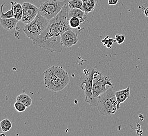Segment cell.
<instances>
[{"mask_svg":"<svg viewBox=\"0 0 148 136\" xmlns=\"http://www.w3.org/2000/svg\"><path fill=\"white\" fill-rule=\"evenodd\" d=\"M69 1L64 0L62 10L55 17L49 20L46 29L39 36L32 39L34 45L51 52H62V35L66 31L72 29L69 24Z\"/></svg>","mask_w":148,"mask_h":136,"instance_id":"1","label":"cell"},{"mask_svg":"<svg viewBox=\"0 0 148 136\" xmlns=\"http://www.w3.org/2000/svg\"><path fill=\"white\" fill-rule=\"evenodd\" d=\"M117 98L113 87L109 88L97 98V108L100 113L104 116H110L115 113L117 110Z\"/></svg>","mask_w":148,"mask_h":136,"instance_id":"2","label":"cell"},{"mask_svg":"<svg viewBox=\"0 0 148 136\" xmlns=\"http://www.w3.org/2000/svg\"><path fill=\"white\" fill-rule=\"evenodd\" d=\"M96 71L94 68L84 69L79 82L80 88L85 91V101L91 107L97 106V101L94 99L92 95L94 75Z\"/></svg>","mask_w":148,"mask_h":136,"instance_id":"3","label":"cell"},{"mask_svg":"<svg viewBox=\"0 0 148 136\" xmlns=\"http://www.w3.org/2000/svg\"><path fill=\"white\" fill-rule=\"evenodd\" d=\"M49 23V20L39 13L31 22L24 27L23 31L27 37L32 39L42 34L47 27Z\"/></svg>","mask_w":148,"mask_h":136,"instance_id":"4","label":"cell"},{"mask_svg":"<svg viewBox=\"0 0 148 136\" xmlns=\"http://www.w3.org/2000/svg\"><path fill=\"white\" fill-rule=\"evenodd\" d=\"M64 4V1L48 0L41 4L39 8V13L49 20L60 13Z\"/></svg>","mask_w":148,"mask_h":136,"instance_id":"5","label":"cell"},{"mask_svg":"<svg viewBox=\"0 0 148 136\" xmlns=\"http://www.w3.org/2000/svg\"><path fill=\"white\" fill-rule=\"evenodd\" d=\"M110 87H114V84L111 83V79L103 76L99 71H96L94 75L92 86V95L94 99L97 101L98 97Z\"/></svg>","mask_w":148,"mask_h":136,"instance_id":"6","label":"cell"},{"mask_svg":"<svg viewBox=\"0 0 148 136\" xmlns=\"http://www.w3.org/2000/svg\"><path fill=\"white\" fill-rule=\"evenodd\" d=\"M23 17L21 21L24 24H29L34 19L39 13V8L29 2H25L22 4Z\"/></svg>","mask_w":148,"mask_h":136,"instance_id":"7","label":"cell"},{"mask_svg":"<svg viewBox=\"0 0 148 136\" xmlns=\"http://www.w3.org/2000/svg\"><path fill=\"white\" fill-rule=\"evenodd\" d=\"M44 75H47L55 79L67 82H69V77L68 72L61 66H51L44 72Z\"/></svg>","mask_w":148,"mask_h":136,"instance_id":"8","label":"cell"},{"mask_svg":"<svg viewBox=\"0 0 148 136\" xmlns=\"http://www.w3.org/2000/svg\"><path fill=\"white\" fill-rule=\"evenodd\" d=\"M44 75V84L46 88L53 92H56L63 90L69 83L67 82L55 79L53 77H50L47 75Z\"/></svg>","mask_w":148,"mask_h":136,"instance_id":"9","label":"cell"},{"mask_svg":"<svg viewBox=\"0 0 148 136\" xmlns=\"http://www.w3.org/2000/svg\"><path fill=\"white\" fill-rule=\"evenodd\" d=\"M61 41L62 45L65 47L71 48L72 46L76 45L79 39L77 33L72 29H69L62 35Z\"/></svg>","mask_w":148,"mask_h":136,"instance_id":"10","label":"cell"},{"mask_svg":"<svg viewBox=\"0 0 148 136\" xmlns=\"http://www.w3.org/2000/svg\"><path fill=\"white\" fill-rule=\"evenodd\" d=\"M130 93V86H128V88H126L125 89L115 92L117 102H118V105H117L118 110L120 109V104L124 103L127 99L129 98Z\"/></svg>","mask_w":148,"mask_h":136,"instance_id":"11","label":"cell"},{"mask_svg":"<svg viewBox=\"0 0 148 136\" xmlns=\"http://www.w3.org/2000/svg\"><path fill=\"white\" fill-rule=\"evenodd\" d=\"M19 22L18 20L16 19L15 17H12L9 18H1L0 22L2 26L4 29L10 31L16 28L17 24Z\"/></svg>","mask_w":148,"mask_h":136,"instance_id":"12","label":"cell"},{"mask_svg":"<svg viewBox=\"0 0 148 136\" xmlns=\"http://www.w3.org/2000/svg\"><path fill=\"white\" fill-rule=\"evenodd\" d=\"M69 17H76L80 18L82 23H85L87 20V14L82 10L79 9H70L69 11Z\"/></svg>","mask_w":148,"mask_h":136,"instance_id":"13","label":"cell"},{"mask_svg":"<svg viewBox=\"0 0 148 136\" xmlns=\"http://www.w3.org/2000/svg\"><path fill=\"white\" fill-rule=\"evenodd\" d=\"M13 11H14V17L19 21L21 20L23 17V7L22 5L17 2L13 3Z\"/></svg>","mask_w":148,"mask_h":136,"instance_id":"14","label":"cell"},{"mask_svg":"<svg viewBox=\"0 0 148 136\" xmlns=\"http://www.w3.org/2000/svg\"><path fill=\"white\" fill-rule=\"evenodd\" d=\"M16 101L23 103L26 107H29L32 104V99L31 97L26 94H21L16 97Z\"/></svg>","mask_w":148,"mask_h":136,"instance_id":"15","label":"cell"},{"mask_svg":"<svg viewBox=\"0 0 148 136\" xmlns=\"http://www.w3.org/2000/svg\"><path fill=\"white\" fill-rule=\"evenodd\" d=\"M96 4V0H90L85 2H83V10L86 14L93 11Z\"/></svg>","mask_w":148,"mask_h":136,"instance_id":"16","label":"cell"},{"mask_svg":"<svg viewBox=\"0 0 148 136\" xmlns=\"http://www.w3.org/2000/svg\"><path fill=\"white\" fill-rule=\"evenodd\" d=\"M10 3L12 4V8L10 10H9L5 13L3 12V6L5 5V4L3 3V4L1 5V18H12L14 17V11H13V3L14 2L11 1Z\"/></svg>","mask_w":148,"mask_h":136,"instance_id":"17","label":"cell"},{"mask_svg":"<svg viewBox=\"0 0 148 136\" xmlns=\"http://www.w3.org/2000/svg\"><path fill=\"white\" fill-rule=\"evenodd\" d=\"M0 126L2 131L3 133H6L11 129L12 127V124L9 119L6 118L0 122Z\"/></svg>","mask_w":148,"mask_h":136,"instance_id":"18","label":"cell"},{"mask_svg":"<svg viewBox=\"0 0 148 136\" xmlns=\"http://www.w3.org/2000/svg\"><path fill=\"white\" fill-rule=\"evenodd\" d=\"M82 23V20L76 17H72L69 18V24L72 29H77L79 27L80 24Z\"/></svg>","mask_w":148,"mask_h":136,"instance_id":"19","label":"cell"},{"mask_svg":"<svg viewBox=\"0 0 148 136\" xmlns=\"http://www.w3.org/2000/svg\"><path fill=\"white\" fill-rule=\"evenodd\" d=\"M83 5L82 0H70L69 2L70 9H79L83 10Z\"/></svg>","mask_w":148,"mask_h":136,"instance_id":"20","label":"cell"},{"mask_svg":"<svg viewBox=\"0 0 148 136\" xmlns=\"http://www.w3.org/2000/svg\"><path fill=\"white\" fill-rule=\"evenodd\" d=\"M116 42V40L114 39L110 38L109 37V36H107L106 37L102 40L101 43H103V45L106 46L108 48H111V46L112 45V44Z\"/></svg>","mask_w":148,"mask_h":136,"instance_id":"21","label":"cell"},{"mask_svg":"<svg viewBox=\"0 0 148 136\" xmlns=\"http://www.w3.org/2000/svg\"><path fill=\"white\" fill-rule=\"evenodd\" d=\"M14 108L15 110L18 112H24L25 111L26 106L23 103L20 102L16 101L14 104Z\"/></svg>","mask_w":148,"mask_h":136,"instance_id":"22","label":"cell"},{"mask_svg":"<svg viewBox=\"0 0 148 136\" xmlns=\"http://www.w3.org/2000/svg\"><path fill=\"white\" fill-rule=\"evenodd\" d=\"M115 39L118 45L122 44L125 40V36L123 35L117 34L115 36Z\"/></svg>","mask_w":148,"mask_h":136,"instance_id":"23","label":"cell"},{"mask_svg":"<svg viewBox=\"0 0 148 136\" xmlns=\"http://www.w3.org/2000/svg\"><path fill=\"white\" fill-rule=\"evenodd\" d=\"M142 10L146 17H148V3H145L142 6Z\"/></svg>","mask_w":148,"mask_h":136,"instance_id":"24","label":"cell"},{"mask_svg":"<svg viewBox=\"0 0 148 136\" xmlns=\"http://www.w3.org/2000/svg\"><path fill=\"white\" fill-rule=\"evenodd\" d=\"M118 2L119 0H108V4L111 6L115 5Z\"/></svg>","mask_w":148,"mask_h":136,"instance_id":"25","label":"cell"},{"mask_svg":"<svg viewBox=\"0 0 148 136\" xmlns=\"http://www.w3.org/2000/svg\"><path fill=\"white\" fill-rule=\"evenodd\" d=\"M0 136H5L6 135L4 134V133H1V135H0Z\"/></svg>","mask_w":148,"mask_h":136,"instance_id":"26","label":"cell"},{"mask_svg":"<svg viewBox=\"0 0 148 136\" xmlns=\"http://www.w3.org/2000/svg\"><path fill=\"white\" fill-rule=\"evenodd\" d=\"M82 1H83V2H85L88 1H90V0H82Z\"/></svg>","mask_w":148,"mask_h":136,"instance_id":"27","label":"cell"}]
</instances>
